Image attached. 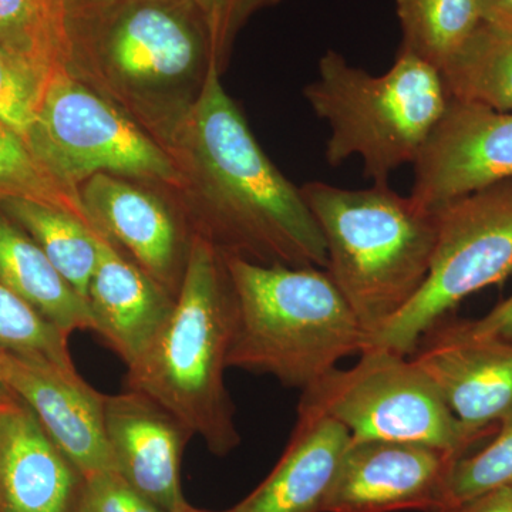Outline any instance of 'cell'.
Returning a JSON list of instances; mask_svg holds the SVG:
<instances>
[{
  "label": "cell",
  "instance_id": "obj_1",
  "mask_svg": "<svg viewBox=\"0 0 512 512\" xmlns=\"http://www.w3.org/2000/svg\"><path fill=\"white\" fill-rule=\"evenodd\" d=\"M184 175L191 227L222 254L326 268L325 239L301 187L259 146L212 64L190 107L158 138Z\"/></svg>",
  "mask_w": 512,
  "mask_h": 512
},
{
  "label": "cell",
  "instance_id": "obj_2",
  "mask_svg": "<svg viewBox=\"0 0 512 512\" xmlns=\"http://www.w3.org/2000/svg\"><path fill=\"white\" fill-rule=\"evenodd\" d=\"M62 23L66 69L157 140L218 66L190 0H62Z\"/></svg>",
  "mask_w": 512,
  "mask_h": 512
},
{
  "label": "cell",
  "instance_id": "obj_3",
  "mask_svg": "<svg viewBox=\"0 0 512 512\" xmlns=\"http://www.w3.org/2000/svg\"><path fill=\"white\" fill-rule=\"evenodd\" d=\"M235 325L237 296L227 259L195 234L170 319L153 345L127 367L126 389L156 400L220 457L241 444L225 384Z\"/></svg>",
  "mask_w": 512,
  "mask_h": 512
},
{
  "label": "cell",
  "instance_id": "obj_4",
  "mask_svg": "<svg viewBox=\"0 0 512 512\" xmlns=\"http://www.w3.org/2000/svg\"><path fill=\"white\" fill-rule=\"evenodd\" d=\"M301 190L325 239V271L369 339L426 281L436 248V211L389 184L348 190L311 181Z\"/></svg>",
  "mask_w": 512,
  "mask_h": 512
},
{
  "label": "cell",
  "instance_id": "obj_5",
  "mask_svg": "<svg viewBox=\"0 0 512 512\" xmlns=\"http://www.w3.org/2000/svg\"><path fill=\"white\" fill-rule=\"evenodd\" d=\"M225 259L237 296L228 367L303 392L366 349L365 330L325 269Z\"/></svg>",
  "mask_w": 512,
  "mask_h": 512
},
{
  "label": "cell",
  "instance_id": "obj_6",
  "mask_svg": "<svg viewBox=\"0 0 512 512\" xmlns=\"http://www.w3.org/2000/svg\"><path fill=\"white\" fill-rule=\"evenodd\" d=\"M303 93L329 126L326 161L338 167L360 158L373 184H389L394 171L416 163L450 103L443 74L402 50L380 76L328 50Z\"/></svg>",
  "mask_w": 512,
  "mask_h": 512
},
{
  "label": "cell",
  "instance_id": "obj_7",
  "mask_svg": "<svg viewBox=\"0 0 512 512\" xmlns=\"http://www.w3.org/2000/svg\"><path fill=\"white\" fill-rule=\"evenodd\" d=\"M359 356L303 390L298 407L339 421L352 441L427 444L457 457L490 433L461 423L409 356L384 348Z\"/></svg>",
  "mask_w": 512,
  "mask_h": 512
},
{
  "label": "cell",
  "instance_id": "obj_8",
  "mask_svg": "<svg viewBox=\"0 0 512 512\" xmlns=\"http://www.w3.org/2000/svg\"><path fill=\"white\" fill-rule=\"evenodd\" d=\"M28 141L73 190L96 174L185 188L184 175L167 148L119 104L67 69L47 80Z\"/></svg>",
  "mask_w": 512,
  "mask_h": 512
},
{
  "label": "cell",
  "instance_id": "obj_9",
  "mask_svg": "<svg viewBox=\"0 0 512 512\" xmlns=\"http://www.w3.org/2000/svg\"><path fill=\"white\" fill-rule=\"evenodd\" d=\"M434 211L437 241L429 275L409 305L367 339L366 349L412 355L424 333L458 303L512 274V180Z\"/></svg>",
  "mask_w": 512,
  "mask_h": 512
},
{
  "label": "cell",
  "instance_id": "obj_10",
  "mask_svg": "<svg viewBox=\"0 0 512 512\" xmlns=\"http://www.w3.org/2000/svg\"><path fill=\"white\" fill-rule=\"evenodd\" d=\"M413 165L410 197L427 210L512 180V111L450 99Z\"/></svg>",
  "mask_w": 512,
  "mask_h": 512
},
{
  "label": "cell",
  "instance_id": "obj_11",
  "mask_svg": "<svg viewBox=\"0 0 512 512\" xmlns=\"http://www.w3.org/2000/svg\"><path fill=\"white\" fill-rule=\"evenodd\" d=\"M456 454L407 441H352L323 512H443Z\"/></svg>",
  "mask_w": 512,
  "mask_h": 512
},
{
  "label": "cell",
  "instance_id": "obj_12",
  "mask_svg": "<svg viewBox=\"0 0 512 512\" xmlns=\"http://www.w3.org/2000/svg\"><path fill=\"white\" fill-rule=\"evenodd\" d=\"M409 357L461 423L491 431L512 419V342L443 319Z\"/></svg>",
  "mask_w": 512,
  "mask_h": 512
},
{
  "label": "cell",
  "instance_id": "obj_13",
  "mask_svg": "<svg viewBox=\"0 0 512 512\" xmlns=\"http://www.w3.org/2000/svg\"><path fill=\"white\" fill-rule=\"evenodd\" d=\"M0 375L84 478L116 471L104 424L106 394L93 389L76 367L0 353Z\"/></svg>",
  "mask_w": 512,
  "mask_h": 512
},
{
  "label": "cell",
  "instance_id": "obj_14",
  "mask_svg": "<svg viewBox=\"0 0 512 512\" xmlns=\"http://www.w3.org/2000/svg\"><path fill=\"white\" fill-rule=\"evenodd\" d=\"M79 191L93 227L178 298L195 237L191 225L156 194L117 175H93Z\"/></svg>",
  "mask_w": 512,
  "mask_h": 512
},
{
  "label": "cell",
  "instance_id": "obj_15",
  "mask_svg": "<svg viewBox=\"0 0 512 512\" xmlns=\"http://www.w3.org/2000/svg\"><path fill=\"white\" fill-rule=\"evenodd\" d=\"M104 424L114 468L138 493L161 510L187 503L181 463L190 427L147 394L126 389L106 394Z\"/></svg>",
  "mask_w": 512,
  "mask_h": 512
},
{
  "label": "cell",
  "instance_id": "obj_16",
  "mask_svg": "<svg viewBox=\"0 0 512 512\" xmlns=\"http://www.w3.org/2000/svg\"><path fill=\"white\" fill-rule=\"evenodd\" d=\"M99 231V229H97ZM177 298L124 256L99 231V259L90 282L93 330L126 363L137 362L170 319Z\"/></svg>",
  "mask_w": 512,
  "mask_h": 512
},
{
  "label": "cell",
  "instance_id": "obj_17",
  "mask_svg": "<svg viewBox=\"0 0 512 512\" xmlns=\"http://www.w3.org/2000/svg\"><path fill=\"white\" fill-rule=\"evenodd\" d=\"M349 444L339 421L298 407L281 460L232 512H323Z\"/></svg>",
  "mask_w": 512,
  "mask_h": 512
},
{
  "label": "cell",
  "instance_id": "obj_18",
  "mask_svg": "<svg viewBox=\"0 0 512 512\" xmlns=\"http://www.w3.org/2000/svg\"><path fill=\"white\" fill-rule=\"evenodd\" d=\"M84 477L20 400L0 454V512H76Z\"/></svg>",
  "mask_w": 512,
  "mask_h": 512
},
{
  "label": "cell",
  "instance_id": "obj_19",
  "mask_svg": "<svg viewBox=\"0 0 512 512\" xmlns=\"http://www.w3.org/2000/svg\"><path fill=\"white\" fill-rule=\"evenodd\" d=\"M0 281L70 336L93 330L89 303L57 271L28 232L0 211Z\"/></svg>",
  "mask_w": 512,
  "mask_h": 512
},
{
  "label": "cell",
  "instance_id": "obj_20",
  "mask_svg": "<svg viewBox=\"0 0 512 512\" xmlns=\"http://www.w3.org/2000/svg\"><path fill=\"white\" fill-rule=\"evenodd\" d=\"M0 211L28 232L87 301L99 259V231L76 215L42 202L10 198L0 201Z\"/></svg>",
  "mask_w": 512,
  "mask_h": 512
},
{
  "label": "cell",
  "instance_id": "obj_21",
  "mask_svg": "<svg viewBox=\"0 0 512 512\" xmlns=\"http://www.w3.org/2000/svg\"><path fill=\"white\" fill-rule=\"evenodd\" d=\"M402 52L440 73L483 25L477 0H396Z\"/></svg>",
  "mask_w": 512,
  "mask_h": 512
},
{
  "label": "cell",
  "instance_id": "obj_22",
  "mask_svg": "<svg viewBox=\"0 0 512 512\" xmlns=\"http://www.w3.org/2000/svg\"><path fill=\"white\" fill-rule=\"evenodd\" d=\"M441 74L450 99L512 111V36L481 25Z\"/></svg>",
  "mask_w": 512,
  "mask_h": 512
},
{
  "label": "cell",
  "instance_id": "obj_23",
  "mask_svg": "<svg viewBox=\"0 0 512 512\" xmlns=\"http://www.w3.org/2000/svg\"><path fill=\"white\" fill-rule=\"evenodd\" d=\"M0 49L47 74L66 69L62 5L53 0H0Z\"/></svg>",
  "mask_w": 512,
  "mask_h": 512
},
{
  "label": "cell",
  "instance_id": "obj_24",
  "mask_svg": "<svg viewBox=\"0 0 512 512\" xmlns=\"http://www.w3.org/2000/svg\"><path fill=\"white\" fill-rule=\"evenodd\" d=\"M10 198L52 205L92 224L80 191L63 184L29 141L0 121V201Z\"/></svg>",
  "mask_w": 512,
  "mask_h": 512
},
{
  "label": "cell",
  "instance_id": "obj_25",
  "mask_svg": "<svg viewBox=\"0 0 512 512\" xmlns=\"http://www.w3.org/2000/svg\"><path fill=\"white\" fill-rule=\"evenodd\" d=\"M0 353L74 367L69 336L0 281Z\"/></svg>",
  "mask_w": 512,
  "mask_h": 512
},
{
  "label": "cell",
  "instance_id": "obj_26",
  "mask_svg": "<svg viewBox=\"0 0 512 512\" xmlns=\"http://www.w3.org/2000/svg\"><path fill=\"white\" fill-rule=\"evenodd\" d=\"M512 485V419L474 456L457 458L447 484L446 510L497 488Z\"/></svg>",
  "mask_w": 512,
  "mask_h": 512
},
{
  "label": "cell",
  "instance_id": "obj_27",
  "mask_svg": "<svg viewBox=\"0 0 512 512\" xmlns=\"http://www.w3.org/2000/svg\"><path fill=\"white\" fill-rule=\"evenodd\" d=\"M52 74L0 49V121L28 140Z\"/></svg>",
  "mask_w": 512,
  "mask_h": 512
},
{
  "label": "cell",
  "instance_id": "obj_28",
  "mask_svg": "<svg viewBox=\"0 0 512 512\" xmlns=\"http://www.w3.org/2000/svg\"><path fill=\"white\" fill-rule=\"evenodd\" d=\"M210 32L212 50L218 66L227 62L238 33L262 10L274 8L282 0H190Z\"/></svg>",
  "mask_w": 512,
  "mask_h": 512
},
{
  "label": "cell",
  "instance_id": "obj_29",
  "mask_svg": "<svg viewBox=\"0 0 512 512\" xmlns=\"http://www.w3.org/2000/svg\"><path fill=\"white\" fill-rule=\"evenodd\" d=\"M76 512H165L138 493L117 471L84 478Z\"/></svg>",
  "mask_w": 512,
  "mask_h": 512
},
{
  "label": "cell",
  "instance_id": "obj_30",
  "mask_svg": "<svg viewBox=\"0 0 512 512\" xmlns=\"http://www.w3.org/2000/svg\"><path fill=\"white\" fill-rule=\"evenodd\" d=\"M471 332L512 342V296L495 306L484 318L467 322Z\"/></svg>",
  "mask_w": 512,
  "mask_h": 512
},
{
  "label": "cell",
  "instance_id": "obj_31",
  "mask_svg": "<svg viewBox=\"0 0 512 512\" xmlns=\"http://www.w3.org/2000/svg\"><path fill=\"white\" fill-rule=\"evenodd\" d=\"M485 28L512 36V0H477Z\"/></svg>",
  "mask_w": 512,
  "mask_h": 512
},
{
  "label": "cell",
  "instance_id": "obj_32",
  "mask_svg": "<svg viewBox=\"0 0 512 512\" xmlns=\"http://www.w3.org/2000/svg\"><path fill=\"white\" fill-rule=\"evenodd\" d=\"M443 512H512V485L497 488Z\"/></svg>",
  "mask_w": 512,
  "mask_h": 512
},
{
  "label": "cell",
  "instance_id": "obj_33",
  "mask_svg": "<svg viewBox=\"0 0 512 512\" xmlns=\"http://www.w3.org/2000/svg\"><path fill=\"white\" fill-rule=\"evenodd\" d=\"M16 399L13 394L9 396H0V454H2L3 439H5L6 427H8V421L10 414L15 409Z\"/></svg>",
  "mask_w": 512,
  "mask_h": 512
},
{
  "label": "cell",
  "instance_id": "obj_34",
  "mask_svg": "<svg viewBox=\"0 0 512 512\" xmlns=\"http://www.w3.org/2000/svg\"><path fill=\"white\" fill-rule=\"evenodd\" d=\"M171 512H232V510H228V511L200 510V508H195V507H192V505L185 503L184 505H181V507H178L177 510H174Z\"/></svg>",
  "mask_w": 512,
  "mask_h": 512
},
{
  "label": "cell",
  "instance_id": "obj_35",
  "mask_svg": "<svg viewBox=\"0 0 512 512\" xmlns=\"http://www.w3.org/2000/svg\"><path fill=\"white\" fill-rule=\"evenodd\" d=\"M9 394H12L9 392L8 389H6L5 383H3L2 375H0V396H9Z\"/></svg>",
  "mask_w": 512,
  "mask_h": 512
},
{
  "label": "cell",
  "instance_id": "obj_36",
  "mask_svg": "<svg viewBox=\"0 0 512 512\" xmlns=\"http://www.w3.org/2000/svg\"><path fill=\"white\" fill-rule=\"evenodd\" d=\"M53 2L59 3V5H62V0H53Z\"/></svg>",
  "mask_w": 512,
  "mask_h": 512
}]
</instances>
